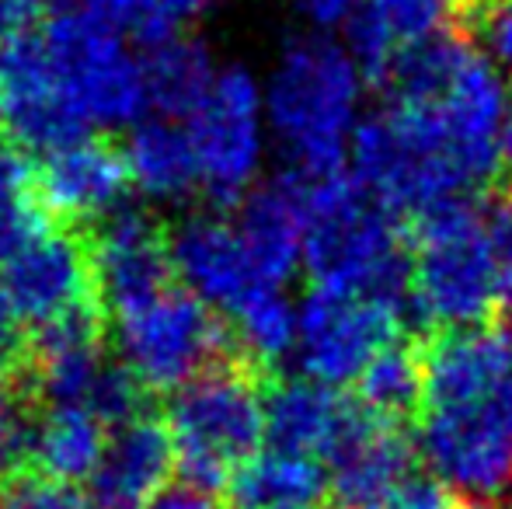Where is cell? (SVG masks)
Listing matches in <instances>:
<instances>
[{"mask_svg": "<svg viewBox=\"0 0 512 509\" xmlns=\"http://www.w3.org/2000/svg\"><path fill=\"white\" fill-rule=\"evenodd\" d=\"M279 377L234 349L171 394L164 422L175 440L178 482L223 503L230 478L265 443V391Z\"/></svg>", "mask_w": 512, "mask_h": 509, "instance_id": "obj_1", "label": "cell"}, {"mask_svg": "<svg viewBox=\"0 0 512 509\" xmlns=\"http://www.w3.org/2000/svg\"><path fill=\"white\" fill-rule=\"evenodd\" d=\"M359 98V70L328 35L286 42L269 84V116L290 154V171L328 178L345 171V133Z\"/></svg>", "mask_w": 512, "mask_h": 509, "instance_id": "obj_2", "label": "cell"}, {"mask_svg": "<svg viewBox=\"0 0 512 509\" xmlns=\"http://www.w3.org/2000/svg\"><path fill=\"white\" fill-rule=\"evenodd\" d=\"M352 164L366 192L398 224L429 203L474 192L446 140L436 109H380L356 129ZM481 196V192H478Z\"/></svg>", "mask_w": 512, "mask_h": 509, "instance_id": "obj_3", "label": "cell"}, {"mask_svg": "<svg viewBox=\"0 0 512 509\" xmlns=\"http://www.w3.org/2000/svg\"><path fill=\"white\" fill-rule=\"evenodd\" d=\"M42 46L56 84L91 126H126L147 109L143 70L122 42V28L88 4L49 11Z\"/></svg>", "mask_w": 512, "mask_h": 509, "instance_id": "obj_4", "label": "cell"}, {"mask_svg": "<svg viewBox=\"0 0 512 509\" xmlns=\"http://www.w3.org/2000/svg\"><path fill=\"white\" fill-rule=\"evenodd\" d=\"M112 346L150 394H175L237 349L227 318L185 286L115 321Z\"/></svg>", "mask_w": 512, "mask_h": 509, "instance_id": "obj_5", "label": "cell"}, {"mask_svg": "<svg viewBox=\"0 0 512 509\" xmlns=\"http://www.w3.org/2000/svg\"><path fill=\"white\" fill-rule=\"evenodd\" d=\"M258 109H262V98H258L251 74L230 67L213 81L206 102L192 112L189 129H185L196 150L203 199L216 217L237 210L251 192L258 150H262Z\"/></svg>", "mask_w": 512, "mask_h": 509, "instance_id": "obj_6", "label": "cell"}, {"mask_svg": "<svg viewBox=\"0 0 512 509\" xmlns=\"http://www.w3.org/2000/svg\"><path fill=\"white\" fill-rule=\"evenodd\" d=\"M401 332L398 314L373 297L338 286H310L297 318V360L307 381L345 387Z\"/></svg>", "mask_w": 512, "mask_h": 509, "instance_id": "obj_7", "label": "cell"}, {"mask_svg": "<svg viewBox=\"0 0 512 509\" xmlns=\"http://www.w3.org/2000/svg\"><path fill=\"white\" fill-rule=\"evenodd\" d=\"M88 238L98 293L112 325L182 286L171 255V227L154 210L129 203L88 227Z\"/></svg>", "mask_w": 512, "mask_h": 509, "instance_id": "obj_8", "label": "cell"}, {"mask_svg": "<svg viewBox=\"0 0 512 509\" xmlns=\"http://www.w3.org/2000/svg\"><path fill=\"white\" fill-rule=\"evenodd\" d=\"M133 185L126 143L112 129L84 136L35 164V192L53 227H95L129 206Z\"/></svg>", "mask_w": 512, "mask_h": 509, "instance_id": "obj_9", "label": "cell"}, {"mask_svg": "<svg viewBox=\"0 0 512 509\" xmlns=\"http://www.w3.org/2000/svg\"><path fill=\"white\" fill-rule=\"evenodd\" d=\"M418 450L429 461L432 475L453 496L474 503H509L512 499V440L492 408H450L425 412Z\"/></svg>", "mask_w": 512, "mask_h": 509, "instance_id": "obj_10", "label": "cell"}, {"mask_svg": "<svg viewBox=\"0 0 512 509\" xmlns=\"http://www.w3.org/2000/svg\"><path fill=\"white\" fill-rule=\"evenodd\" d=\"M0 293L28 328L60 318L77 304L102 300L88 227H49L0 269Z\"/></svg>", "mask_w": 512, "mask_h": 509, "instance_id": "obj_11", "label": "cell"}, {"mask_svg": "<svg viewBox=\"0 0 512 509\" xmlns=\"http://www.w3.org/2000/svg\"><path fill=\"white\" fill-rule=\"evenodd\" d=\"M328 468V509H380L418 464L411 429L387 426L352 401Z\"/></svg>", "mask_w": 512, "mask_h": 509, "instance_id": "obj_12", "label": "cell"}, {"mask_svg": "<svg viewBox=\"0 0 512 509\" xmlns=\"http://www.w3.org/2000/svg\"><path fill=\"white\" fill-rule=\"evenodd\" d=\"M422 370L425 412L474 408L512 374V346L495 325L436 328L422 339Z\"/></svg>", "mask_w": 512, "mask_h": 509, "instance_id": "obj_13", "label": "cell"}, {"mask_svg": "<svg viewBox=\"0 0 512 509\" xmlns=\"http://www.w3.org/2000/svg\"><path fill=\"white\" fill-rule=\"evenodd\" d=\"M175 482V440L161 412L108 433L102 464L88 478L91 509H147Z\"/></svg>", "mask_w": 512, "mask_h": 509, "instance_id": "obj_14", "label": "cell"}, {"mask_svg": "<svg viewBox=\"0 0 512 509\" xmlns=\"http://www.w3.org/2000/svg\"><path fill=\"white\" fill-rule=\"evenodd\" d=\"M304 178L286 168L237 206V241L262 286H283L304 255Z\"/></svg>", "mask_w": 512, "mask_h": 509, "instance_id": "obj_15", "label": "cell"}, {"mask_svg": "<svg viewBox=\"0 0 512 509\" xmlns=\"http://www.w3.org/2000/svg\"><path fill=\"white\" fill-rule=\"evenodd\" d=\"M171 255L185 290H192L220 314H227L248 290L262 286L244 258L237 231L209 210L171 231Z\"/></svg>", "mask_w": 512, "mask_h": 509, "instance_id": "obj_16", "label": "cell"}, {"mask_svg": "<svg viewBox=\"0 0 512 509\" xmlns=\"http://www.w3.org/2000/svg\"><path fill=\"white\" fill-rule=\"evenodd\" d=\"M352 412L349 394L307 377H279L265 391V443L276 454L328 461Z\"/></svg>", "mask_w": 512, "mask_h": 509, "instance_id": "obj_17", "label": "cell"}, {"mask_svg": "<svg viewBox=\"0 0 512 509\" xmlns=\"http://www.w3.org/2000/svg\"><path fill=\"white\" fill-rule=\"evenodd\" d=\"M349 398L387 426H418L425 412L422 339L418 335H398L394 342H387L366 363L363 374L352 381Z\"/></svg>", "mask_w": 512, "mask_h": 509, "instance_id": "obj_18", "label": "cell"}, {"mask_svg": "<svg viewBox=\"0 0 512 509\" xmlns=\"http://www.w3.org/2000/svg\"><path fill=\"white\" fill-rule=\"evenodd\" d=\"M223 506L230 509H300L328 506V468L310 457L265 454L251 457L227 485Z\"/></svg>", "mask_w": 512, "mask_h": 509, "instance_id": "obj_19", "label": "cell"}, {"mask_svg": "<svg viewBox=\"0 0 512 509\" xmlns=\"http://www.w3.org/2000/svg\"><path fill=\"white\" fill-rule=\"evenodd\" d=\"M147 105L164 119H192L213 88V53L196 35H175L157 49H147L140 60Z\"/></svg>", "mask_w": 512, "mask_h": 509, "instance_id": "obj_20", "label": "cell"}, {"mask_svg": "<svg viewBox=\"0 0 512 509\" xmlns=\"http://www.w3.org/2000/svg\"><path fill=\"white\" fill-rule=\"evenodd\" d=\"M133 182L154 199H192L203 196L199 164L192 140L182 126L168 119H150L133 129L126 143Z\"/></svg>", "mask_w": 512, "mask_h": 509, "instance_id": "obj_21", "label": "cell"}, {"mask_svg": "<svg viewBox=\"0 0 512 509\" xmlns=\"http://www.w3.org/2000/svg\"><path fill=\"white\" fill-rule=\"evenodd\" d=\"M105 443L108 429L91 412L77 405L49 408L35 433V471L81 485L102 464Z\"/></svg>", "mask_w": 512, "mask_h": 509, "instance_id": "obj_22", "label": "cell"}, {"mask_svg": "<svg viewBox=\"0 0 512 509\" xmlns=\"http://www.w3.org/2000/svg\"><path fill=\"white\" fill-rule=\"evenodd\" d=\"M230 335L241 356L255 360L258 367L283 374V356L297 346V314H293L290 300L276 290V286H255L248 290L227 314Z\"/></svg>", "mask_w": 512, "mask_h": 509, "instance_id": "obj_23", "label": "cell"}, {"mask_svg": "<svg viewBox=\"0 0 512 509\" xmlns=\"http://www.w3.org/2000/svg\"><path fill=\"white\" fill-rule=\"evenodd\" d=\"M366 4L398 49L457 28V0H366Z\"/></svg>", "mask_w": 512, "mask_h": 509, "instance_id": "obj_24", "label": "cell"}, {"mask_svg": "<svg viewBox=\"0 0 512 509\" xmlns=\"http://www.w3.org/2000/svg\"><path fill=\"white\" fill-rule=\"evenodd\" d=\"M0 509H91V503L81 485L32 468L0 482Z\"/></svg>", "mask_w": 512, "mask_h": 509, "instance_id": "obj_25", "label": "cell"}, {"mask_svg": "<svg viewBox=\"0 0 512 509\" xmlns=\"http://www.w3.org/2000/svg\"><path fill=\"white\" fill-rule=\"evenodd\" d=\"M481 231L502 276V300L512 293V185L495 182L481 196Z\"/></svg>", "mask_w": 512, "mask_h": 509, "instance_id": "obj_26", "label": "cell"}, {"mask_svg": "<svg viewBox=\"0 0 512 509\" xmlns=\"http://www.w3.org/2000/svg\"><path fill=\"white\" fill-rule=\"evenodd\" d=\"M32 363V328L14 314L0 293V381L14 384Z\"/></svg>", "mask_w": 512, "mask_h": 509, "instance_id": "obj_27", "label": "cell"}, {"mask_svg": "<svg viewBox=\"0 0 512 509\" xmlns=\"http://www.w3.org/2000/svg\"><path fill=\"white\" fill-rule=\"evenodd\" d=\"M380 509H457V496L432 471L415 468Z\"/></svg>", "mask_w": 512, "mask_h": 509, "instance_id": "obj_28", "label": "cell"}, {"mask_svg": "<svg viewBox=\"0 0 512 509\" xmlns=\"http://www.w3.org/2000/svg\"><path fill=\"white\" fill-rule=\"evenodd\" d=\"M53 0H0V49L28 32H39Z\"/></svg>", "mask_w": 512, "mask_h": 509, "instance_id": "obj_29", "label": "cell"}, {"mask_svg": "<svg viewBox=\"0 0 512 509\" xmlns=\"http://www.w3.org/2000/svg\"><path fill=\"white\" fill-rule=\"evenodd\" d=\"M304 18H310L314 25H338L356 11L363 0H290Z\"/></svg>", "mask_w": 512, "mask_h": 509, "instance_id": "obj_30", "label": "cell"}, {"mask_svg": "<svg viewBox=\"0 0 512 509\" xmlns=\"http://www.w3.org/2000/svg\"><path fill=\"white\" fill-rule=\"evenodd\" d=\"M147 509H223V503L178 482V485H171V489H164Z\"/></svg>", "mask_w": 512, "mask_h": 509, "instance_id": "obj_31", "label": "cell"}, {"mask_svg": "<svg viewBox=\"0 0 512 509\" xmlns=\"http://www.w3.org/2000/svg\"><path fill=\"white\" fill-rule=\"evenodd\" d=\"M488 408H492V415L499 419V426L506 429V436L512 440V374L499 384V391L488 398Z\"/></svg>", "mask_w": 512, "mask_h": 509, "instance_id": "obj_32", "label": "cell"}, {"mask_svg": "<svg viewBox=\"0 0 512 509\" xmlns=\"http://www.w3.org/2000/svg\"><path fill=\"white\" fill-rule=\"evenodd\" d=\"M499 157H502V171H506L502 182L512 185V81H509V109L506 119H502V136H499Z\"/></svg>", "mask_w": 512, "mask_h": 509, "instance_id": "obj_33", "label": "cell"}, {"mask_svg": "<svg viewBox=\"0 0 512 509\" xmlns=\"http://www.w3.org/2000/svg\"><path fill=\"white\" fill-rule=\"evenodd\" d=\"M495 328H499V332L506 335L509 346H512V293L499 304V314H495Z\"/></svg>", "mask_w": 512, "mask_h": 509, "instance_id": "obj_34", "label": "cell"}, {"mask_svg": "<svg viewBox=\"0 0 512 509\" xmlns=\"http://www.w3.org/2000/svg\"><path fill=\"white\" fill-rule=\"evenodd\" d=\"M457 509H512V499L509 503H474V499L457 496Z\"/></svg>", "mask_w": 512, "mask_h": 509, "instance_id": "obj_35", "label": "cell"}, {"mask_svg": "<svg viewBox=\"0 0 512 509\" xmlns=\"http://www.w3.org/2000/svg\"><path fill=\"white\" fill-rule=\"evenodd\" d=\"M300 509H328V506H300Z\"/></svg>", "mask_w": 512, "mask_h": 509, "instance_id": "obj_36", "label": "cell"}]
</instances>
